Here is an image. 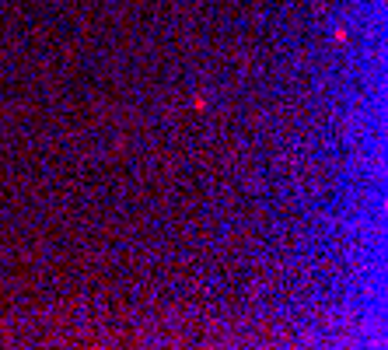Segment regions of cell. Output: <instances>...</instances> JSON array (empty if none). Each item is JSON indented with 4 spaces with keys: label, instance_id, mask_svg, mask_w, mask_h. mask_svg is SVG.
<instances>
[]
</instances>
